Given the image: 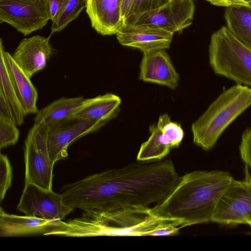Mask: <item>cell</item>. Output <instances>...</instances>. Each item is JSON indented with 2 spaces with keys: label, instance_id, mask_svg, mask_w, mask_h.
<instances>
[{
  "label": "cell",
  "instance_id": "1f68e13d",
  "mask_svg": "<svg viewBox=\"0 0 251 251\" xmlns=\"http://www.w3.org/2000/svg\"><path fill=\"white\" fill-rule=\"evenodd\" d=\"M248 225H249L250 226L251 228V222H250V223H249L248 224Z\"/></svg>",
  "mask_w": 251,
  "mask_h": 251
},
{
  "label": "cell",
  "instance_id": "8992f818",
  "mask_svg": "<svg viewBox=\"0 0 251 251\" xmlns=\"http://www.w3.org/2000/svg\"><path fill=\"white\" fill-rule=\"evenodd\" d=\"M48 126L44 121L34 123L25 142V183L52 189L53 168L48 149Z\"/></svg>",
  "mask_w": 251,
  "mask_h": 251
},
{
  "label": "cell",
  "instance_id": "8fae6325",
  "mask_svg": "<svg viewBox=\"0 0 251 251\" xmlns=\"http://www.w3.org/2000/svg\"><path fill=\"white\" fill-rule=\"evenodd\" d=\"M105 124L71 117L48 126L47 142L52 161H56L68 156L69 146L79 138L95 132Z\"/></svg>",
  "mask_w": 251,
  "mask_h": 251
},
{
  "label": "cell",
  "instance_id": "9a60e30c",
  "mask_svg": "<svg viewBox=\"0 0 251 251\" xmlns=\"http://www.w3.org/2000/svg\"><path fill=\"white\" fill-rule=\"evenodd\" d=\"M139 78L143 81L175 89L179 75L165 50L143 53L140 64Z\"/></svg>",
  "mask_w": 251,
  "mask_h": 251
},
{
  "label": "cell",
  "instance_id": "ba28073f",
  "mask_svg": "<svg viewBox=\"0 0 251 251\" xmlns=\"http://www.w3.org/2000/svg\"><path fill=\"white\" fill-rule=\"evenodd\" d=\"M50 20L48 0H0V23L25 36L43 28Z\"/></svg>",
  "mask_w": 251,
  "mask_h": 251
},
{
  "label": "cell",
  "instance_id": "f1b7e54d",
  "mask_svg": "<svg viewBox=\"0 0 251 251\" xmlns=\"http://www.w3.org/2000/svg\"><path fill=\"white\" fill-rule=\"evenodd\" d=\"M0 117L12 120L15 122V119L12 109L5 97L0 91ZM16 123V122H15Z\"/></svg>",
  "mask_w": 251,
  "mask_h": 251
},
{
  "label": "cell",
  "instance_id": "603a6c76",
  "mask_svg": "<svg viewBox=\"0 0 251 251\" xmlns=\"http://www.w3.org/2000/svg\"><path fill=\"white\" fill-rule=\"evenodd\" d=\"M87 1L88 0H67L60 13L52 21L51 33L61 31L76 19L80 12L86 8Z\"/></svg>",
  "mask_w": 251,
  "mask_h": 251
},
{
  "label": "cell",
  "instance_id": "83f0119b",
  "mask_svg": "<svg viewBox=\"0 0 251 251\" xmlns=\"http://www.w3.org/2000/svg\"><path fill=\"white\" fill-rule=\"evenodd\" d=\"M67 0H48L50 20H54L60 13Z\"/></svg>",
  "mask_w": 251,
  "mask_h": 251
},
{
  "label": "cell",
  "instance_id": "3957f363",
  "mask_svg": "<svg viewBox=\"0 0 251 251\" xmlns=\"http://www.w3.org/2000/svg\"><path fill=\"white\" fill-rule=\"evenodd\" d=\"M179 220L161 217L151 207L84 212L78 218L62 221L58 234L67 237L169 236L183 227Z\"/></svg>",
  "mask_w": 251,
  "mask_h": 251
},
{
  "label": "cell",
  "instance_id": "484cf974",
  "mask_svg": "<svg viewBox=\"0 0 251 251\" xmlns=\"http://www.w3.org/2000/svg\"><path fill=\"white\" fill-rule=\"evenodd\" d=\"M12 170L9 159L6 155H0V200L4 198L7 190L11 185Z\"/></svg>",
  "mask_w": 251,
  "mask_h": 251
},
{
  "label": "cell",
  "instance_id": "7a4b0ae2",
  "mask_svg": "<svg viewBox=\"0 0 251 251\" xmlns=\"http://www.w3.org/2000/svg\"><path fill=\"white\" fill-rule=\"evenodd\" d=\"M234 180L227 171L186 173L171 193L151 207L161 217L181 221L184 226L211 222L221 197Z\"/></svg>",
  "mask_w": 251,
  "mask_h": 251
},
{
  "label": "cell",
  "instance_id": "cb8c5ba5",
  "mask_svg": "<svg viewBox=\"0 0 251 251\" xmlns=\"http://www.w3.org/2000/svg\"><path fill=\"white\" fill-rule=\"evenodd\" d=\"M171 0H133L124 24H136L144 14L159 8Z\"/></svg>",
  "mask_w": 251,
  "mask_h": 251
},
{
  "label": "cell",
  "instance_id": "ac0fdd59",
  "mask_svg": "<svg viewBox=\"0 0 251 251\" xmlns=\"http://www.w3.org/2000/svg\"><path fill=\"white\" fill-rule=\"evenodd\" d=\"M121 103V99L119 96L109 93L84 99L72 117L106 124L117 116Z\"/></svg>",
  "mask_w": 251,
  "mask_h": 251
},
{
  "label": "cell",
  "instance_id": "52a82bcc",
  "mask_svg": "<svg viewBox=\"0 0 251 251\" xmlns=\"http://www.w3.org/2000/svg\"><path fill=\"white\" fill-rule=\"evenodd\" d=\"M211 222L226 225L251 222V173L247 165L244 178L232 181L220 200Z\"/></svg>",
  "mask_w": 251,
  "mask_h": 251
},
{
  "label": "cell",
  "instance_id": "d6a6232c",
  "mask_svg": "<svg viewBox=\"0 0 251 251\" xmlns=\"http://www.w3.org/2000/svg\"><path fill=\"white\" fill-rule=\"evenodd\" d=\"M249 4L251 6V2L249 3Z\"/></svg>",
  "mask_w": 251,
  "mask_h": 251
},
{
  "label": "cell",
  "instance_id": "277c9868",
  "mask_svg": "<svg viewBox=\"0 0 251 251\" xmlns=\"http://www.w3.org/2000/svg\"><path fill=\"white\" fill-rule=\"evenodd\" d=\"M251 106V88L237 84L226 90L192 124L194 144L211 150L229 125Z\"/></svg>",
  "mask_w": 251,
  "mask_h": 251
},
{
  "label": "cell",
  "instance_id": "ffe728a7",
  "mask_svg": "<svg viewBox=\"0 0 251 251\" xmlns=\"http://www.w3.org/2000/svg\"><path fill=\"white\" fill-rule=\"evenodd\" d=\"M224 17L231 34L251 50V6L235 5L226 7Z\"/></svg>",
  "mask_w": 251,
  "mask_h": 251
},
{
  "label": "cell",
  "instance_id": "4dcf8cb0",
  "mask_svg": "<svg viewBox=\"0 0 251 251\" xmlns=\"http://www.w3.org/2000/svg\"><path fill=\"white\" fill-rule=\"evenodd\" d=\"M243 0L246 1V2H248L249 4L250 2H251V0Z\"/></svg>",
  "mask_w": 251,
  "mask_h": 251
},
{
  "label": "cell",
  "instance_id": "4316f807",
  "mask_svg": "<svg viewBox=\"0 0 251 251\" xmlns=\"http://www.w3.org/2000/svg\"><path fill=\"white\" fill-rule=\"evenodd\" d=\"M239 151L245 165L251 169V128L246 129L243 133Z\"/></svg>",
  "mask_w": 251,
  "mask_h": 251
},
{
  "label": "cell",
  "instance_id": "9c48e42d",
  "mask_svg": "<svg viewBox=\"0 0 251 251\" xmlns=\"http://www.w3.org/2000/svg\"><path fill=\"white\" fill-rule=\"evenodd\" d=\"M17 209L25 215L56 221L65 219L74 208L64 203L60 193L25 183Z\"/></svg>",
  "mask_w": 251,
  "mask_h": 251
},
{
  "label": "cell",
  "instance_id": "7402d4cb",
  "mask_svg": "<svg viewBox=\"0 0 251 251\" xmlns=\"http://www.w3.org/2000/svg\"><path fill=\"white\" fill-rule=\"evenodd\" d=\"M4 47L0 39V91L2 93L10 105L15 119L16 124H23L27 115L22 105L12 82L4 56Z\"/></svg>",
  "mask_w": 251,
  "mask_h": 251
},
{
  "label": "cell",
  "instance_id": "44dd1931",
  "mask_svg": "<svg viewBox=\"0 0 251 251\" xmlns=\"http://www.w3.org/2000/svg\"><path fill=\"white\" fill-rule=\"evenodd\" d=\"M83 97H62L38 111L34 118V123L44 121L48 126L73 116L82 105Z\"/></svg>",
  "mask_w": 251,
  "mask_h": 251
},
{
  "label": "cell",
  "instance_id": "e0dca14e",
  "mask_svg": "<svg viewBox=\"0 0 251 251\" xmlns=\"http://www.w3.org/2000/svg\"><path fill=\"white\" fill-rule=\"evenodd\" d=\"M59 221L10 214L5 213L0 207V235L1 237H9L36 234L44 235L52 227L57 225Z\"/></svg>",
  "mask_w": 251,
  "mask_h": 251
},
{
  "label": "cell",
  "instance_id": "2e32d148",
  "mask_svg": "<svg viewBox=\"0 0 251 251\" xmlns=\"http://www.w3.org/2000/svg\"><path fill=\"white\" fill-rule=\"evenodd\" d=\"M86 12L92 27L102 35H116L124 24L119 0H88Z\"/></svg>",
  "mask_w": 251,
  "mask_h": 251
},
{
  "label": "cell",
  "instance_id": "f546056e",
  "mask_svg": "<svg viewBox=\"0 0 251 251\" xmlns=\"http://www.w3.org/2000/svg\"><path fill=\"white\" fill-rule=\"evenodd\" d=\"M210 4L217 6L228 7L232 5H245L250 4L243 0H205Z\"/></svg>",
  "mask_w": 251,
  "mask_h": 251
},
{
  "label": "cell",
  "instance_id": "4fadbf2b",
  "mask_svg": "<svg viewBox=\"0 0 251 251\" xmlns=\"http://www.w3.org/2000/svg\"><path fill=\"white\" fill-rule=\"evenodd\" d=\"M195 7L194 0H171L143 15L136 24L155 25L174 33L180 32L191 25Z\"/></svg>",
  "mask_w": 251,
  "mask_h": 251
},
{
  "label": "cell",
  "instance_id": "6da1fadb",
  "mask_svg": "<svg viewBox=\"0 0 251 251\" xmlns=\"http://www.w3.org/2000/svg\"><path fill=\"white\" fill-rule=\"evenodd\" d=\"M180 177L171 159L131 162L66 184L60 194L64 204L86 212L148 208L163 201Z\"/></svg>",
  "mask_w": 251,
  "mask_h": 251
},
{
  "label": "cell",
  "instance_id": "d4e9b609",
  "mask_svg": "<svg viewBox=\"0 0 251 251\" xmlns=\"http://www.w3.org/2000/svg\"><path fill=\"white\" fill-rule=\"evenodd\" d=\"M20 131L15 122L0 117V149L15 145L18 141Z\"/></svg>",
  "mask_w": 251,
  "mask_h": 251
},
{
  "label": "cell",
  "instance_id": "5b68a950",
  "mask_svg": "<svg viewBox=\"0 0 251 251\" xmlns=\"http://www.w3.org/2000/svg\"><path fill=\"white\" fill-rule=\"evenodd\" d=\"M209 62L216 74L251 88V50L237 40L226 26L211 35Z\"/></svg>",
  "mask_w": 251,
  "mask_h": 251
},
{
  "label": "cell",
  "instance_id": "30bf717a",
  "mask_svg": "<svg viewBox=\"0 0 251 251\" xmlns=\"http://www.w3.org/2000/svg\"><path fill=\"white\" fill-rule=\"evenodd\" d=\"M149 131V138L141 144L138 152V161L162 159L171 149L179 147L184 135L181 125L172 121L167 113L161 115L157 122L150 126Z\"/></svg>",
  "mask_w": 251,
  "mask_h": 251
},
{
  "label": "cell",
  "instance_id": "d6986e66",
  "mask_svg": "<svg viewBox=\"0 0 251 251\" xmlns=\"http://www.w3.org/2000/svg\"><path fill=\"white\" fill-rule=\"evenodd\" d=\"M4 56L13 86L25 111L27 114H37L38 93L30 78L18 66L11 54L4 50Z\"/></svg>",
  "mask_w": 251,
  "mask_h": 251
},
{
  "label": "cell",
  "instance_id": "5bb4252c",
  "mask_svg": "<svg viewBox=\"0 0 251 251\" xmlns=\"http://www.w3.org/2000/svg\"><path fill=\"white\" fill-rule=\"evenodd\" d=\"M52 52L50 37L37 35L22 39L12 56L18 66L31 78L46 67Z\"/></svg>",
  "mask_w": 251,
  "mask_h": 251
},
{
  "label": "cell",
  "instance_id": "7c38bea8",
  "mask_svg": "<svg viewBox=\"0 0 251 251\" xmlns=\"http://www.w3.org/2000/svg\"><path fill=\"white\" fill-rule=\"evenodd\" d=\"M174 34L153 25L124 24L116 35L121 45L144 53L170 48Z\"/></svg>",
  "mask_w": 251,
  "mask_h": 251
}]
</instances>
